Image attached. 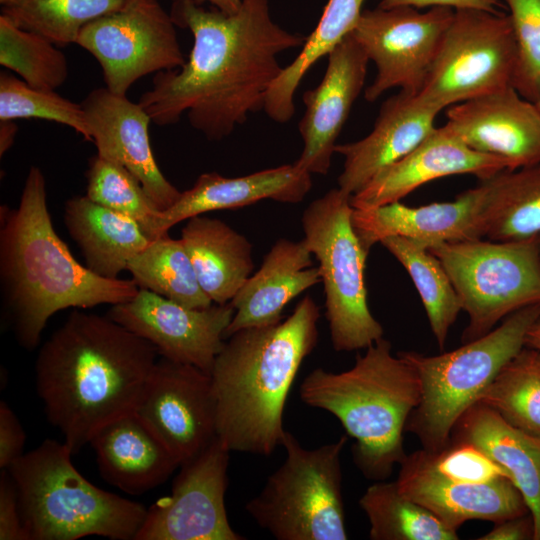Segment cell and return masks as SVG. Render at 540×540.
Wrapping results in <instances>:
<instances>
[{"instance_id": "cell-5", "label": "cell", "mask_w": 540, "mask_h": 540, "mask_svg": "<svg viewBox=\"0 0 540 540\" xmlns=\"http://www.w3.org/2000/svg\"><path fill=\"white\" fill-rule=\"evenodd\" d=\"M301 400L334 415L354 439L355 465L368 479L386 480L406 457L403 433L421 398L414 367L392 353L384 337L358 354L340 373L311 371L300 385Z\"/></svg>"}, {"instance_id": "cell-16", "label": "cell", "mask_w": 540, "mask_h": 540, "mask_svg": "<svg viewBox=\"0 0 540 540\" xmlns=\"http://www.w3.org/2000/svg\"><path fill=\"white\" fill-rule=\"evenodd\" d=\"M235 310L229 303L189 308L146 289L107 313L115 322L151 343L158 355L210 374Z\"/></svg>"}, {"instance_id": "cell-45", "label": "cell", "mask_w": 540, "mask_h": 540, "mask_svg": "<svg viewBox=\"0 0 540 540\" xmlns=\"http://www.w3.org/2000/svg\"><path fill=\"white\" fill-rule=\"evenodd\" d=\"M479 540H529L534 539V521L531 513L499 522Z\"/></svg>"}, {"instance_id": "cell-9", "label": "cell", "mask_w": 540, "mask_h": 540, "mask_svg": "<svg viewBox=\"0 0 540 540\" xmlns=\"http://www.w3.org/2000/svg\"><path fill=\"white\" fill-rule=\"evenodd\" d=\"M350 197L339 187L331 189L312 201L301 219L304 240L319 262L325 315L338 352L366 349L384 335L368 306L364 271L369 252L352 225Z\"/></svg>"}, {"instance_id": "cell-34", "label": "cell", "mask_w": 540, "mask_h": 540, "mask_svg": "<svg viewBox=\"0 0 540 540\" xmlns=\"http://www.w3.org/2000/svg\"><path fill=\"white\" fill-rule=\"evenodd\" d=\"M372 540H457L458 533L400 492L396 481H376L359 499Z\"/></svg>"}, {"instance_id": "cell-46", "label": "cell", "mask_w": 540, "mask_h": 540, "mask_svg": "<svg viewBox=\"0 0 540 540\" xmlns=\"http://www.w3.org/2000/svg\"><path fill=\"white\" fill-rule=\"evenodd\" d=\"M14 120H0V156L2 157L13 145L18 130Z\"/></svg>"}, {"instance_id": "cell-15", "label": "cell", "mask_w": 540, "mask_h": 540, "mask_svg": "<svg viewBox=\"0 0 540 540\" xmlns=\"http://www.w3.org/2000/svg\"><path fill=\"white\" fill-rule=\"evenodd\" d=\"M134 412L180 465L217 437L211 378L193 365L157 360Z\"/></svg>"}, {"instance_id": "cell-26", "label": "cell", "mask_w": 540, "mask_h": 540, "mask_svg": "<svg viewBox=\"0 0 540 540\" xmlns=\"http://www.w3.org/2000/svg\"><path fill=\"white\" fill-rule=\"evenodd\" d=\"M89 444L100 475L130 495H140L164 483L179 461L132 411L100 428Z\"/></svg>"}, {"instance_id": "cell-1", "label": "cell", "mask_w": 540, "mask_h": 540, "mask_svg": "<svg viewBox=\"0 0 540 540\" xmlns=\"http://www.w3.org/2000/svg\"><path fill=\"white\" fill-rule=\"evenodd\" d=\"M170 15L192 33L191 52L182 67L156 73L138 103L158 126L176 124L186 113L190 125L212 141L264 109L283 70L278 55L307 38L275 23L269 0H241L234 13L173 0Z\"/></svg>"}, {"instance_id": "cell-2", "label": "cell", "mask_w": 540, "mask_h": 540, "mask_svg": "<svg viewBox=\"0 0 540 540\" xmlns=\"http://www.w3.org/2000/svg\"><path fill=\"white\" fill-rule=\"evenodd\" d=\"M156 348L110 317L73 310L40 347L35 386L46 417L72 453L134 411Z\"/></svg>"}, {"instance_id": "cell-42", "label": "cell", "mask_w": 540, "mask_h": 540, "mask_svg": "<svg viewBox=\"0 0 540 540\" xmlns=\"http://www.w3.org/2000/svg\"><path fill=\"white\" fill-rule=\"evenodd\" d=\"M0 539L27 540L17 487L7 469L0 473Z\"/></svg>"}, {"instance_id": "cell-17", "label": "cell", "mask_w": 540, "mask_h": 540, "mask_svg": "<svg viewBox=\"0 0 540 540\" xmlns=\"http://www.w3.org/2000/svg\"><path fill=\"white\" fill-rule=\"evenodd\" d=\"M490 193L487 178L448 202L409 207L397 201L370 209L353 208L352 225L368 252L374 244L391 236L406 237L427 248L483 238Z\"/></svg>"}, {"instance_id": "cell-30", "label": "cell", "mask_w": 540, "mask_h": 540, "mask_svg": "<svg viewBox=\"0 0 540 540\" xmlns=\"http://www.w3.org/2000/svg\"><path fill=\"white\" fill-rule=\"evenodd\" d=\"M365 0H328L321 18L306 38L301 52L269 88L264 111L278 123L288 122L295 113V92L311 67L355 28Z\"/></svg>"}, {"instance_id": "cell-3", "label": "cell", "mask_w": 540, "mask_h": 540, "mask_svg": "<svg viewBox=\"0 0 540 540\" xmlns=\"http://www.w3.org/2000/svg\"><path fill=\"white\" fill-rule=\"evenodd\" d=\"M133 279L103 278L80 264L57 235L46 180L31 166L17 208H0V296L3 318L17 342L33 350L57 312L127 302Z\"/></svg>"}, {"instance_id": "cell-25", "label": "cell", "mask_w": 540, "mask_h": 540, "mask_svg": "<svg viewBox=\"0 0 540 540\" xmlns=\"http://www.w3.org/2000/svg\"><path fill=\"white\" fill-rule=\"evenodd\" d=\"M306 241L279 239L230 301L235 313L225 337L250 327L282 321L284 307L299 294L321 282L319 267H313Z\"/></svg>"}, {"instance_id": "cell-22", "label": "cell", "mask_w": 540, "mask_h": 540, "mask_svg": "<svg viewBox=\"0 0 540 540\" xmlns=\"http://www.w3.org/2000/svg\"><path fill=\"white\" fill-rule=\"evenodd\" d=\"M509 169L504 159L477 152L447 126L433 131L410 153L381 170L350 197L354 209H370L400 201L433 180L472 174L480 180Z\"/></svg>"}, {"instance_id": "cell-47", "label": "cell", "mask_w": 540, "mask_h": 540, "mask_svg": "<svg viewBox=\"0 0 540 540\" xmlns=\"http://www.w3.org/2000/svg\"><path fill=\"white\" fill-rule=\"evenodd\" d=\"M194 1H196L199 4L208 2L213 7L226 13L236 12L241 5V0H194Z\"/></svg>"}, {"instance_id": "cell-20", "label": "cell", "mask_w": 540, "mask_h": 540, "mask_svg": "<svg viewBox=\"0 0 540 540\" xmlns=\"http://www.w3.org/2000/svg\"><path fill=\"white\" fill-rule=\"evenodd\" d=\"M327 56L322 81L303 95L306 110L298 126L304 147L295 163L310 174L328 173L336 139L364 87L370 62L352 33Z\"/></svg>"}, {"instance_id": "cell-19", "label": "cell", "mask_w": 540, "mask_h": 540, "mask_svg": "<svg viewBox=\"0 0 540 540\" xmlns=\"http://www.w3.org/2000/svg\"><path fill=\"white\" fill-rule=\"evenodd\" d=\"M81 105L97 154L127 168L160 211L170 208L181 192L158 167L149 138L152 120L144 108L106 87L89 92Z\"/></svg>"}, {"instance_id": "cell-38", "label": "cell", "mask_w": 540, "mask_h": 540, "mask_svg": "<svg viewBox=\"0 0 540 540\" xmlns=\"http://www.w3.org/2000/svg\"><path fill=\"white\" fill-rule=\"evenodd\" d=\"M86 179L87 197L134 219L151 240L159 238L161 211L127 168L96 154L89 160Z\"/></svg>"}, {"instance_id": "cell-14", "label": "cell", "mask_w": 540, "mask_h": 540, "mask_svg": "<svg viewBox=\"0 0 540 540\" xmlns=\"http://www.w3.org/2000/svg\"><path fill=\"white\" fill-rule=\"evenodd\" d=\"M230 452L217 436L182 463L171 493L147 509L135 540H244L225 508Z\"/></svg>"}, {"instance_id": "cell-35", "label": "cell", "mask_w": 540, "mask_h": 540, "mask_svg": "<svg viewBox=\"0 0 540 540\" xmlns=\"http://www.w3.org/2000/svg\"><path fill=\"white\" fill-rule=\"evenodd\" d=\"M477 402L513 427L540 438V351L524 346L500 369Z\"/></svg>"}, {"instance_id": "cell-4", "label": "cell", "mask_w": 540, "mask_h": 540, "mask_svg": "<svg viewBox=\"0 0 540 540\" xmlns=\"http://www.w3.org/2000/svg\"><path fill=\"white\" fill-rule=\"evenodd\" d=\"M319 318L305 296L285 320L241 329L224 343L209 375L217 436L230 451L270 456L282 445L287 397L318 343Z\"/></svg>"}, {"instance_id": "cell-18", "label": "cell", "mask_w": 540, "mask_h": 540, "mask_svg": "<svg viewBox=\"0 0 540 540\" xmlns=\"http://www.w3.org/2000/svg\"><path fill=\"white\" fill-rule=\"evenodd\" d=\"M396 483L401 493L455 531L470 520L496 523L530 512L508 477L484 483L449 479L433 467L422 448L406 455L400 463Z\"/></svg>"}, {"instance_id": "cell-28", "label": "cell", "mask_w": 540, "mask_h": 540, "mask_svg": "<svg viewBox=\"0 0 540 540\" xmlns=\"http://www.w3.org/2000/svg\"><path fill=\"white\" fill-rule=\"evenodd\" d=\"M64 223L80 248L85 266L107 279H117L129 260L151 241L132 218L75 196L65 203Z\"/></svg>"}, {"instance_id": "cell-8", "label": "cell", "mask_w": 540, "mask_h": 540, "mask_svg": "<svg viewBox=\"0 0 540 540\" xmlns=\"http://www.w3.org/2000/svg\"><path fill=\"white\" fill-rule=\"evenodd\" d=\"M347 442L303 447L285 431L286 458L246 512L277 540H346L341 453Z\"/></svg>"}, {"instance_id": "cell-36", "label": "cell", "mask_w": 540, "mask_h": 540, "mask_svg": "<svg viewBox=\"0 0 540 540\" xmlns=\"http://www.w3.org/2000/svg\"><path fill=\"white\" fill-rule=\"evenodd\" d=\"M127 0H18L2 9L20 28L36 32L57 46L76 42L88 23L121 9Z\"/></svg>"}, {"instance_id": "cell-12", "label": "cell", "mask_w": 540, "mask_h": 540, "mask_svg": "<svg viewBox=\"0 0 540 540\" xmlns=\"http://www.w3.org/2000/svg\"><path fill=\"white\" fill-rule=\"evenodd\" d=\"M175 26L157 0H127L118 11L86 24L75 44L97 60L105 87L126 95L138 79L185 64Z\"/></svg>"}, {"instance_id": "cell-6", "label": "cell", "mask_w": 540, "mask_h": 540, "mask_svg": "<svg viewBox=\"0 0 540 540\" xmlns=\"http://www.w3.org/2000/svg\"><path fill=\"white\" fill-rule=\"evenodd\" d=\"M64 441L44 440L6 468L18 491L27 540L102 536L135 540L147 509L90 483Z\"/></svg>"}, {"instance_id": "cell-32", "label": "cell", "mask_w": 540, "mask_h": 540, "mask_svg": "<svg viewBox=\"0 0 540 540\" xmlns=\"http://www.w3.org/2000/svg\"><path fill=\"white\" fill-rule=\"evenodd\" d=\"M127 270L139 289L189 308L203 309L213 304L203 291L180 238L165 235L151 240L129 260Z\"/></svg>"}, {"instance_id": "cell-50", "label": "cell", "mask_w": 540, "mask_h": 540, "mask_svg": "<svg viewBox=\"0 0 540 540\" xmlns=\"http://www.w3.org/2000/svg\"><path fill=\"white\" fill-rule=\"evenodd\" d=\"M534 103H535V105L537 106V108L540 111V96L536 99V101Z\"/></svg>"}, {"instance_id": "cell-44", "label": "cell", "mask_w": 540, "mask_h": 540, "mask_svg": "<svg viewBox=\"0 0 540 540\" xmlns=\"http://www.w3.org/2000/svg\"><path fill=\"white\" fill-rule=\"evenodd\" d=\"M410 6L417 9L426 7H449L454 10L478 9L491 13H499L501 7L499 0H381L378 7L390 9L394 7Z\"/></svg>"}, {"instance_id": "cell-43", "label": "cell", "mask_w": 540, "mask_h": 540, "mask_svg": "<svg viewBox=\"0 0 540 540\" xmlns=\"http://www.w3.org/2000/svg\"><path fill=\"white\" fill-rule=\"evenodd\" d=\"M25 431L13 410L0 402V468H8L24 454Z\"/></svg>"}, {"instance_id": "cell-21", "label": "cell", "mask_w": 540, "mask_h": 540, "mask_svg": "<svg viewBox=\"0 0 540 540\" xmlns=\"http://www.w3.org/2000/svg\"><path fill=\"white\" fill-rule=\"evenodd\" d=\"M446 118L466 145L504 159L510 170L540 162V111L514 87L452 105Z\"/></svg>"}, {"instance_id": "cell-23", "label": "cell", "mask_w": 540, "mask_h": 540, "mask_svg": "<svg viewBox=\"0 0 540 540\" xmlns=\"http://www.w3.org/2000/svg\"><path fill=\"white\" fill-rule=\"evenodd\" d=\"M438 113L405 91L388 98L367 136L335 146V152L344 156L338 187L351 196L358 192L381 170L416 148L436 127Z\"/></svg>"}, {"instance_id": "cell-27", "label": "cell", "mask_w": 540, "mask_h": 540, "mask_svg": "<svg viewBox=\"0 0 540 540\" xmlns=\"http://www.w3.org/2000/svg\"><path fill=\"white\" fill-rule=\"evenodd\" d=\"M450 440L474 445L505 471L533 517L534 540H540V438L476 402L458 419Z\"/></svg>"}, {"instance_id": "cell-41", "label": "cell", "mask_w": 540, "mask_h": 540, "mask_svg": "<svg viewBox=\"0 0 540 540\" xmlns=\"http://www.w3.org/2000/svg\"><path fill=\"white\" fill-rule=\"evenodd\" d=\"M425 452L433 467L452 480L484 483L502 476L508 477L499 465L467 442L450 440L438 452Z\"/></svg>"}, {"instance_id": "cell-48", "label": "cell", "mask_w": 540, "mask_h": 540, "mask_svg": "<svg viewBox=\"0 0 540 540\" xmlns=\"http://www.w3.org/2000/svg\"><path fill=\"white\" fill-rule=\"evenodd\" d=\"M525 346L540 351V319L528 330L525 338Z\"/></svg>"}, {"instance_id": "cell-33", "label": "cell", "mask_w": 540, "mask_h": 540, "mask_svg": "<svg viewBox=\"0 0 540 540\" xmlns=\"http://www.w3.org/2000/svg\"><path fill=\"white\" fill-rule=\"evenodd\" d=\"M380 244L405 268L424 306L430 329L443 349L462 310L456 290L440 260L423 244L401 236Z\"/></svg>"}, {"instance_id": "cell-39", "label": "cell", "mask_w": 540, "mask_h": 540, "mask_svg": "<svg viewBox=\"0 0 540 540\" xmlns=\"http://www.w3.org/2000/svg\"><path fill=\"white\" fill-rule=\"evenodd\" d=\"M42 119L72 128L86 141L90 134L85 111L80 104L52 90L29 86L15 76L0 74V120Z\"/></svg>"}, {"instance_id": "cell-51", "label": "cell", "mask_w": 540, "mask_h": 540, "mask_svg": "<svg viewBox=\"0 0 540 540\" xmlns=\"http://www.w3.org/2000/svg\"><path fill=\"white\" fill-rule=\"evenodd\" d=\"M537 245H538V252H539V257H540V236L537 237Z\"/></svg>"}, {"instance_id": "cell-10", "label": "cell", "mask_w": 540, "mask_h": 540, "mask_svg": "<svg viewBox=\"0 0 540 540\" xmlns=\"http://www.w3.org/2000/svg\"><path fill=\"white\" fill-rule=\"evenodd\" d=\"M444 266L468 315L462 343L490 332L510 314L540 303L537 238H476L428 248Z\"/></svg>"}, {"instance_id": "cell-7", "label": "cell", "mask_w": 540, "mask_h": 540, "mask_svg": "<svg viewBox=\"0 0 540 540\" xmlns=\"http://www.w3.org/2000/svg\"><path fill=\"white\" fill-rule=\"evenodd\" d=\"M538 319L540 303L510 314L487 334L452 351L432 356L397 352L420 379V402L409 416L406 431L418 438L422 449L435 453L448 444L458 419L525 346L526 334Z\"/></svg>"}, {"instance_id": "cell-11", "label": "cell", "mask_w": 540, "mask_h": 540, "mask_svg": "<svg viewBox=\"0 0 540 540\" xmlns=\"http://www.w3.org/2000/svg\"><path fill=\"white\" fill-rule=\"evenodd\" d=\"M516 64L509 15L478 9L455 10L416 97L441 112L513 87Z\"/></svg>"}, {"instance_id": "cell-24", "label": "cell", "mask_w": 540, "mask_h": 540, "mask_svg": "<svg viewBox=\"0 0 540 540\" xmlns=\"http://www.w3.org/2000/svg\"><path fill=\"white\" fill-rule=\"evenodd\" d=\"M311 175L296 163L234 178L216 172L203 173L170 208L161 211L158 237L168 235L174 225L210 211L243 208L265 199L301 202L312 187Z\"/></svg>"}, {"instance_id": "cell-40", "label": "cell", "mask_w": 540, "mask_h": 540, "mask_svg": "<svg viewBox=\"0 0 540 540\" xmlns=\"http://www.w3.org/2000/svg\"><path fill=\"white\" fill-rule=\"evenodd\" d=\"M509 9L517 64L513 87L527 100L540 96V0H504Z\"/></svg>"}, {"instance_id": "cell-37", "label": "cell", "mask_w": 540, "mask_h": 540, "mask_svg": "<svg viewBox=\"0 0 540 540\" xmlns=\"http://www.w3.org/2000/svg\"><path fill=\"white\" fill-rule=\"evenodd\" d=\"M0 64L29 86L54 91L68 78L66 56L52 41L0 16Z\"/></svg>"}, {"instance_id": "cell-13", "label": "cell", "mask_w": 540, "mask_h": 540, "mask_svg": "<svg viewBox=\"0 0 540 540\" xmlns=\"http://www.w3.org/2000/svg\"><path fill=\"white\" fill-rule=\"evenodd\" d=\"M454 12L449 7L422 12L410 6L363 10L351 33L377 68L365 99L376 101L393 88L416 95Z\"/></svg>"}, {"instance_id": "cell-31", "label": "cell", "mask_w": 540, "mask_h": 540, "mask_svg": "<svg viewBox=\"0 0 540 540\" xmlns=\"http://www.w3.org/2000/svg\"><path fill=\"white\" fill-rule=\"evenodd\" d=\"M483 238L524 241L540 236V162L489 177Z\"/></svg>"}, {"instance_id": "cell-49", "label": "cell", "mask_w": 540, "mask_h": 540, "mask_svg": "<svg viewBox=\"0 0 540 540\" xmlns=\"http://www.w3.org/2000/svg\"><path fill=\"white\" fill-rule=\"evenodd\" d=\"M17 1L18 0H0V3L5 7V6H10Z\"/></svg>"}, {"instance_id": "cell-29", "label": "cell", "mask_w": 540, "mask_h": 540, "mask_svg": "<svg viewBox=\"0 0 540 540\" xmlns=\"http://www.w3.org/2000/svg\"><path fill=\"white\" fill-rule=\"evenodd\" d=\"M198 281L215 304L229 303L254 270L252 244L224 221L197 215L181 230Z\"/></svg>"}]
</instances>
